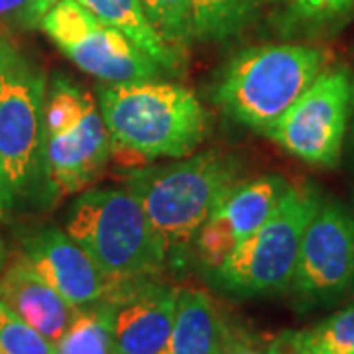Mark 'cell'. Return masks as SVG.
Listing matches in <instances>:
<instances>
[{
	"label": "cell",
	"mask_w": 354,
	"mask_h": 354,
	"mask_svg": "<svg viewBox=\"0 0 354 354\" xmlns=\"http://www.w3.org/2000/svg\"><path fill=\"white\" fill-rule=\"evenodd\" d=\"M8 246H6V241L2 239V234H0V270L4 268V264L8 262Z\"/></svg>",
	"instance_id": "cell-26"
},
{
	"label": "cell",
	"mask_w": 354,
	"mask_h": 354,
	"mask_svg": "<svg viewBox=\"0 0 354 354\" xmlns=\"http://www.w3.org/2000/svg\"><path fill=\"white\" fill-rule=\"evenodd\" d=\"M266 354H313L305 330L286 329L268 342Z\"/></svg>",
	"instance_id": "cell-25"
},
{
	"label": "cell",
	"mask_w": 354,
	"mask_h": 354,
	"mask_svg": "<svg viewBox=\"0 0 354 354\" xmlns=\"http://www.w3.org/2000/svg\"><path fill=\"white\" fill-rule=\"evenodd\" d=\"M354 104L348 69H323L266 136L315 167L339 164Z\"/></svg>",
	"instance_id": "cell-9"
},
{
	"label": "cell",
	"mask_w": 354,
	"mask_h": 354,
	"mask_svg": "<svg viewBox=\"0 0 354 354\" xmlns=\"http://www.w3.org/2000/svg\"><path fill=\"white\" fill-rule=\"evenodd\" d=\"M85 10L101 22L124 34L136 48L152 57L167 77L179 75L185 69V59L171 50L152 22L148 20L142 0H77Z\"/></svg>",
	"instance_id": "cell-16"
},
{
	"label": "cell",
	"mask_w": 354,
	"mask_h": 354,
	"mask_svg": "<svg viewBox=\"0 0 354 354\" xmlns=\"http://www.w3.org/2000/svg\"><path fill=\"white\" fill-rule=\"evenodd\" d=\"M64 230L114 281L150 278L167 264L162 241L128 187H87L64 216Z\"/></svg>",
	"instance_id": "cell-4"
},
{
	"label": "cell",
	"mask_w": 354,
	"mask_h": 354,
	"mask_svg": "<svg viewBox=\"0 0 354 354\" xmlns=\"http://www.w3.org/2000/svg\"><path fill=\"white\" fill-rule=\"evenodd\" d=\"M57 2H59V0H38V12H39V16L44 18V14L48 12L51 6H53V4H57Z\"/></svg>",
	"instance_id": "cell-27"
},
{
	"label": "cell",
	"mask_w": 354,
	"mask_h": 354,
	"mask_svg": "<svg viewBox=\"0 0 354 354\" xmlns=\"http://www.w3.org/2000/svg\"><path fill=\"white\" fill-rule=\"evenodd\" d=\"M39 30L71 64L104 85L158 81L165 75L152 57L124 34L95 18L77 0L53 4L44 14Z\"/></svg>",
	"instance_id": "cell-8"
},
{
	"label": "cell",
	"mask_w": 354,
	"mask_h": 354,
	"mask_svg": "<svg viewBox=\"0 0 354 354\" xmlns=\"http://www.w3.org/2000/svg\"><path fill=\"white\" fill-rule=\"evenodd\" d=\"M354 290V218L323 199L305 228L290 291L304 311L335 304Z\"/></svg>",
	"instance_id": "cell-10"
},
{
	"label": "cell",
	"mask_w": 354,
	"mask_h": 354,
	"mask_svg": "<svg viewBox=\"0 0 354 354\" xmlns=\"http://www.w3.org/2000/svg\"><path fill=\"white\" fill-rule=\"evenodd\" d=\"M268 342L260 335L242 325H232L225 354H266Z\"/></svg>",
	"instance_id": "cell-24"
},
{
	"label": "cell",
	"mask_w": 354,
	"mask_h": 354,
	"mask_svg": "<svg viewBox=\"0 0 354 354\" xmlns=\"http://www.w3.org/2000/svg\"><path fill=\"white\" fill-rule=\"evenodd\" d=\"M142 6L160 38L185 59L195 41L189 0H142Z\"/></svg>",
	"instance_id": "cell-19"
},
{
	"label": "cell",
	"mask_w": 354,
	"mask_h": 354,
	"mask_svg": "<svg viewBox=\"0 0 354 354\" xmlns=\"http://www.w3.org/2000/svg\"><path fill=\"white\" fill-rule=\"evenodd\" d=\"M41 16L38 12V0H0V30H36Z\"/></svg>",
	"instance_id": "cell-22"
},
{
	"label": "cell",
	"mask_w": 354,
	"mask_h": 354,
	"mask_svg": "<svg viewBox=\"0 0 354 354\" xmlns=\"http://www.w3.org/2000/svg\"><path fill=\"white\" fill-rule=\"evenodd\" d=\"M48 75L28 53L0 38V225L26 211L38 171Z\"/></svg>",
	"instance_id": "cell-6"
},
{
	"label": "cell",
	"mask_w": 354,
	"mask_h": 354,
	"mask_svg": "<svg viewBox=\"0 0 354 354\" xmlns=\"http://www.w3.org/2000/svg\"><path fill=\"white\" fill-rule=\"evenodd\" d=\"M113 156L97 99L64 73L48 79L38 171L26 211H51L91 187Z\"/></svg>",
	"instance_id": "cell-1"
},
{
	"label": "cell",
	"mask_w": 354,
	"mask_h": 354,
	"mask_svg": "<svg viewBox=\"0 0 354 354\" xmlns=\"http://www.w3.org/2000/svg\"><path fill=\"white\" fill-rule=\"evenodd\" d=\"M327 53L304 44H268L242 50L225 67L215 88L221 111L266 134L317 75L327 69Z\"/></svg>",
	"instance_id": "cell-5"
},
{
	"label": "cell",
	"mask_w": 354,
	"mask_h": 354,
	"mask_svg": "<svg viewBox=\"0 0 354 354\" xmlns=\"http://www.w3.org/2000/svg\"><path fill=\"white\" fill-rule=\"evenodd\" d=\"M290 8L305 20H329L354 6V0H286Z\"/></svg>",
	"instance_id": "cell-23"
},
{
	"label": "cell",
	"mask_w": 354,
	"mask_h": 354,
	"mask_svg": "<svg viewBox=\"0 0 354 354\" xmlns=\"http://www.w3.org/2000/svg\"><path fill=\"white\" fill-rule=\"evenodd\" d=\"M2 36H4V34H2V30H0V38H2Z\"/></svg>",
	"instance_id": "cell-29"
},
{
	"label": "cell",
	"mask_w": 354,
	"mask_h": 354,
	"mask_svg": "<svg viewBox=\"0 0 354 354\" xmlns=\"http://www.w3.org/2000/svg\"><path fill=\"white\" fill-rule=\"evenodd\" d=\"M18 244L28 264L77 309L111 299L122 283L109 278L64 227L28 228L20 232Z\"/></svg>",
	"instance_id": "cell-11"
},
{
	"label": "cell",
	"mask_w": 354,
	"mask_h": 354,
	"mask_svg": "<svg viewBox=\"0 0 354 354\" xmlns=\"http://www.w3.org/2000/svg\"><path fill=\"white\" fill-rule=\"evenodd\" d=\"M55 354H113L111 301L79 307L73 323L55 344Z\"/></svg>",
	"instance_id": "cell-18"
},
{
	"label": "cell",
	"mask_w": 354,
	"mask_h": 354,
	"mask_svg": "<svg viewBox=\"0 0 354 354\" xmlns=\"http://www.w3.org/2000/svg\"><path fill=\"white\" fill-rule=\"evenodd\" d=\"M0 299L53 344L77 315L75 305L53 290L22 254L8 258L0 270Z\"/></svg>",
	"instance_id": "cell-14"
},
{
	"label": "cell",
	"mask_w": 354,
	"mask_h": 354,
	"mask_svg": "<svg viewBox=\"0 0 354 354\" xmlns=\"http://www.w3.org/2000/svg\"><path fill=\"white\" fill-rule=\"evenodd\" d=\"M262 0H189L193 39L225 44L239 38L260 12Z\"/></svg>",
	"instance_id": "cell-17"
},
{
	"label": "cell",
	"mask_w": 354,
	"mask_h": 354,
	"mask_svg": "<svg viewBox=\"0 0 354 354\" xmlns=\"http://www.w3.org/2000/svg\"><path fill=\"white\" fill-rule=\"evenodd\" d=\"M353 218H354V213H353Z\"/></svg>",
	"instance_id": "cell-30"
},
{
	"label": "cell",
	"mask_w": 354,
	"mask_h": 354,
	"mask_svg": "<svg viewBox=\"0 0 354 354\" xmlns=\"http://www.w3.org/2000/svg\"><path fill=\"white\" fill-rule=\"evenodd\" d=\"M242 162L216 150L191 153L171 164L144 165L124 177L165 248L179 262L215 205L241 181Z\"/></svg>",
	"instance_id": "cell-3"
},
{
	"label": "cell",
	"mask_w": 354,
	"mask_h": 354,
	"mask_svg": "<svg viewBox=\"0 0 354 354\" xmlns=\"http://www.w3.org/2000/svg\"><path fill=\"white\" fill-rule=\"evenodd\" d=\"M97 102L113 153L136 160H181L201 146L209 113L191 88L158 81L101 85Z\"/></svg>",
	"instance_id": "cell-2"
},
{
	"label": "cell",
	"mask_w": 354,
	"mask_h": 354,
	"mask_svg": "<svg viewBox=\"0 0 354 354\" xmlns=\"http://www.w3.org/2000/svg\"><path fill=\"white\" fill-rule=\"evenodd\" d=\"M319 201L313 185H290L272 216L211 272L216 288L236 297L290 291L301 239Z\"/></svg>",
	"instance_id": "cell-7"
},
{
	"label": "cell",
	"mask_w": 354,
	"mask_h": 354,
	"mask_svg": "<svg viewBox=\"0 0 354 354\" xmlns=\"http://www.w3.org/2000/svg\"><path fill=\"white\" fill-rule=\"evenodd\" d=\"M313 354H354V305L305 330Z\"/></svg>",
	"instance_id": "cell-21"
},
{
	"label": "cell",
	"mask_w": 354,
	"mask_h": 354,
	"mask_svg": "<svg viewBox=\"0 0 354 354\" xmlns=\"http://www.w3.org/2000/svg\"><path fill=\"white\" fill-rule=\"evenodd\" d=\"M290 183L279 176L239 181L216 203L195 234L193 248L207 272H215L236 244L264 225L278 209Z\"/></svg>",
	"instance_id": "cell-12"
},
{
	"label": "cell",
	"mask_w": 354,
	"mask_h": 354,
	"mask_svg": "<svg viewBox=\"0 0 354 354\" xmlns=\"http://www.w3.org/2000/svg\"><path fill=\"white\" fill-rule=\"evenodd\" d=\"M230 329L209 293L179 290L167 354H225Z\"/></svg>",
	"instance_id": "cell-15"
},
{
	"label": "cell",
	"mask_w": 354,
	"mask_h": 354,
	"mask_svg": "<svg viewBox=\"0 0 354 354\" xmlns=\"http://www.w3.org/2000/svg\"><path fill=\"white\" fill-rule=\"evenodd\" d=\"M0 354H55V344L0 299Z\"/></svg>",
	"instance_id": "cell-20"
},
{
	"label": "cell",
	"mask_w": 354,
	"mask_h": 354,
	"mask_svg": "<svg viewBox=\"0 0 354 354\" xmlns=\"http://www.w3.org/2000/svg\"><path fill=\"white\" fill-rule=\"evenodd\" d=\"M179 290L164 281H122L113 297V354H167Z\"/></svg>",
	"instance_id": "cell-13"
},
{
	"label": "cell",
	"mask_w": 354,
	"mask_h": 354,
	"mask_svg": "<svg viewBox=\"0 0 354 354\" xmlns=\"http://www.w3.org/2000/svg\"><path fill=\"white\" fill-rule=\"evenodd\" d=\"M351 120H353V124H351V148H353V152H354V104H353V114H351Z\"/></svg>",
	"instance_id": "cell-28"
}]
</instances>
